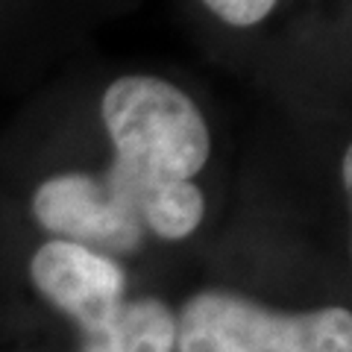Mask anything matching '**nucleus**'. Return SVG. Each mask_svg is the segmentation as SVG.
Segmentation results:
<instances>
[{
	"instance_id": "obj_4",
	"label": "nucleus",
	"mask_w": 352,
	"mask_h": 352,
	"mask_svg": "<svg viewBox=\"0 0 352 352\" xmlns=\"http://www.w3.org/2000/svg\"><path fill=\"white\" fill-rule=\"evenodd\" d=\"M200 3L226 27L247 30L256 27L276 9L279 0H200Z\"/></svg>"
},
{
	"instance_id": "obj_1",
	"label": "nucleus",
	"mask_w": 352,
	"mask_h": 352,
	"mask_svg": "<svg viewBox=\"0 0 352 352\" xmlns=\"http://www.w3.org/2000/svg\"><path fill=\"white\" fill-rule=\"evenodd\" d=\"M94 126V150L9 126L0 135V220L97 250L129 270L153 247L197 235L208 208L197 176L212 159L200 103L162 74L126 71L100 85Z\"/></svg>"
},
{
	"instance_id": "obj_2",
	"label": "nucleus",
	"mask_w": 352,
	"mask_h": 352,
	"mask_svg": "<svg viewBox=\"0 0 352 352\" xmlns=\"http://www.w3.org/2000/svg\"><path fill=\"white\" fill-rule=\"evenodd\" d=\"M176 352H352V311H279L229 288H200L176 308Z\"/></svg>"
},
{
	"instance_id": "obj_3",
	"label": "nucleus",
	"mask_w": 352,
	"mask_h": 352,
	"mask_svg": "<svg viewBox=\"0 0 352 352\" xmlns=\"http://www.w3.org/2000/svg\"><path fill=\"white\" fill-rule=\"evenodd\" d=\"M56 0H0V97L27 82L53 36Z\"/></svg>"
},
{
	"instance_id": "obj_5",
	"label": "nucleus",
	"mask_w": 352,
	"mask_h": 352,
	"mask_svg": "<svg viewBox=\"0 0 352 352\" xmlns=\"http://www.w3.org/2000/svg\"><path fill=\"white\" fill-rule=\"evenodd\" d=\"M340 185H344L346 206H349V217H352V141L346 144L344 156H340Z\"/></svg>"
}]
</instances>
